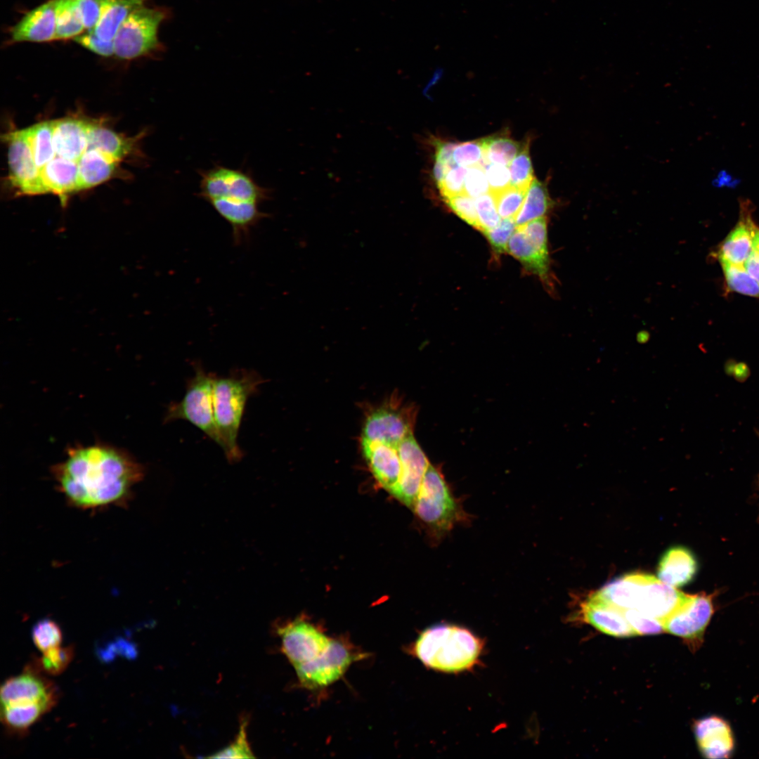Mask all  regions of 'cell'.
<instances>
[{
  "instance_id": "6da1fadb",
  "label": "cell",
  "mask_w": 759,
  "mask_h": 759,
  "mask_svg": "<svg viewBox=\"0 0 759 759\" xmlns=\"http://www.w3.org/2000/svg\"><path fill=\"white\" fill-rule=\"evenodd\" d=\"M58 488L83 510L124 505L143 477L142 465L128 452L103 443L77 446L52 467Z\"/></svg>"
},
{
  "instance_id": "7a4b0ae2",
  "label": "cell",
  "mask_w": 759,
  "mask_h": 759,
  "mask_svg": "<svg viewBox=\"0 0 759 759\" xmlns=\"http://www.w3.org/2000/svg\"><path fill=\"white\" fill-rule=\"evenodd\" d=\"M199 196L208 202L232 227L235 242L247 238L267 215L259 205L270 197V190L248 174L216 165L201 170Z\"/></svg>"
},
{
  "instance_id": "3957f363",
  "label": "cell",
  "mask_w": 759,
  "mask_h": 759,
  "mask_svg": "<svg viewBox=\"0 0 759 759\" xmlns=\"http://www.w3.org/2000/svg\"><path fill=\"white\" fill-rule=\"evenodd\" d=\"M483 642L467 628L440 624L424 630L417 638L413 653L427 667L445 673L471 669L478 663Z\"/></svg>"
},
{
  "instance_id": "277c9868",
  "label": "cell",
  "mask_w": 759,
  "mask_h": 759,
  "mask_svg": "<svg viewBox=\"0 0 759 759\" xmlns=\"http://www.w3.org/2000/svg\"><path fill=\"white\" fill-rule=\"evenodd\" d=\"M264 381L252 370H240L228 376L214 377L213 406L219 446L231 463L240 461L242 457L238 435L246 403Z\"/></svg>"
},
{
  "instance_id": "5b68a950",
  "label": "cell",
  "mask_w": 759,
  "mask_h": 759,
  "mask_svg": "<svg viewBox=\"0 0 759 759\" xmlns=\"http://www.w3.org/2000/svg\"><path fill=\"white\" fill-rule=\"evenodd\" d=\"M412 510L437 541L471 519L441 472L431 464Z\"/></svg>"
},
{
  "instance_id": "8992f818",
  "label": "cell",
  "mask_w": 759,
  "mask_h": 759,
  "mask_svg": "<svg viewBox=\"0 0 759 759\" xmlns=\"http://www.w3.org/2000/svg\"><path fill=\"white\" fill-rule=\"evenodd\" d=\"M59 694L56 685L43 675L33 661L22 674L10 677L1 685V707L41 718L56 705Z\"/></svg>"
},
{
  "instance_id": "52a82bcc",
  "label": "cell",
  "mask_w": 759,
  "mask_h": 759,
  "mask_svg": "<svg viewBox=\"0 0 759 759\" xmlns=\"http://www.w3.org/2000/svg\"><path fill=\"white\" fill-rule=\"evenodd\" d=\"M214 377L200 365H196L195 375L188 383L183 398L169 406L164 422L186 420L220 446L213 406Z\"/></svg>"
},
{
  "instance_id": "ba28073f",
  "label": "cell",
  "mask_w": 759,
  "mask_h": 759,
  "mask_svg": "<svg viewBox=\"0 0 759 759\" xmlns=\"http://www.w3.org/2000/svg\"><path fill=\"white\" fill-rule=\"evenodd\" d=\"M165 12L144 5L133 11L119 27L114 39L115 55L134 59L157 51L160 47L158 28Z\"/></svg>"
},
{
  "instance_id": "9c48e42d",
  "label": "cell",
  "mask_w": 759,
  "mask_h": 759,
  "mask_svg": "<svg viewBox=\"0 0 759 759\" xmlns=\"http://www.w3.org/2000/svg\"><path fill=\"white\" fill-rule=\"evenodd\" d=\"M360 657L344 642L332 639L329 647L318 657L294 669L304 687L317 689L339 680Z\"/></svg>"
},
{
  "instance_id": "30bf717a",
  "label": "cell",
  "mask_w": 759,
  "mask_h": 759,
  "mask_svg": "<svg viewBox=\"0 0 759 759\" xmlns=\"http://www.w3.org/2000/svg\"><path fill=\"white\" fill-rule=\"evenodd\" d=\"M8 145L9 180L23 195L46 193L31 148L27 131L22 129L6 134Z\"/></svg>"
},
{
  "instance_id": "8fae6325",
  "label": "cell",
  "mask_w": 759,
  "mask_h": 759,
  "mask_svg": "<svg viewBox=\"0 0 759 759\" xmlns=\"http://www.w3.org/2000/svg\"><path fill=\"white\" fill-rule=\"evenodd\" d=\"M415 410L394 402L379 406L366 417L361 439L385 443H398L413 434Z\"/></svg>"
},
{
  "instance_id": "7c38bea8",
  "label": "cell",
  "mask_w": 759,
  "mask_h": 759,
  "mask_svg": "<svg viewBox=\"0 0 759 759\" xmlns=\"http://www.w3.org/2000/svg\"><path fill=\"white\" fill-rule=\"evenodd\" d=\"M282 650L294 668L318 657L329 647L332 639L313 624L296 619L278 629Z\"/></svg>"
},
{
  "instance_id": "4fadbf2b",
  "label": "cell",
  "mask_w": 759,
  "mask_h": 759,
  "mask_svg": "<svg viewBox=\"0 0 759 759\" xmlns=\"http://www.w3.org/2000/svg\"><path fill=\"white\" fill-rule=\"evenodd\" d=\"M689 595L653 575L642 573L635 592V609L663 623L682 606Z\"/></svg>"
},
{
  "instance_id": "5bb4252c",
  "label": "cell",
  "mask_w": 759,
  "mask_h": 759,
  "mask_svg": "<svg viewBox=\"0 0 759 759\" xmlns=\"http://www.w3.org/2000/svg\"><path fill=\"white\" fill-rule=\"evenodd\" d=\"M713 595H689L687 600L663 623L665 630L686 641H700L714 613Z\"/></svg>"
},
{
  "instance_id": "9a60e30c",
  "label": "cell",
  "mask_w": 759,
  "mask_h": 759,
  "mask_svg": "<svg viewBox=\"0 0 759 759\" xmlns=\"http://www.w3.org/2000/svg\"><path fill=\"white\" fill-rule=\"evenodd\" d=\"M401 472L398 484L391 494L400 502L413 508L429 462L413 434L397 443Z\"/></svg>"
},
{
  "instance_id": "2e32d148",
  "label": "cell",
  "mask_w": 759,
  "mask_h": 759,
  "mask_svg": "<svg viewBox=\"0 0 759 759\" xmlns=\"http://www.w3.org/2000/svg\"><path fill=\"white\" fill-rule=\"evenodd\" d=\"M740 210L739 221L715 252L719 262L744 266L753 249L757 226L752 219L749 203L741 202Z\"/></svg>"
},
{
  "instance_id": "e0dca14e",
  "label": "cell",
  "mask_w": 759,
  "mask_h": 759,
  "mask_svg": "<svg viewBox=\"0 0 759 759\" xmlns=\"http://www.w3.org/2000/svg\"><path fill=\"white\" fill-rule=\"evenodd\" d=\"M398 443H385L361 439L363 451L372 473L378 483L391 494L398 484L401 472Z\"/></svg>"
},
{
  "instance_id": "ac0fdd59",
  "label": "cell",
  "mask_w": 759,
  "mask_h": 759,
  "mask_svg": "<svg viewBox=\"0 0 759 759\" xmlns=\"http://www.w3.org/2000/svg\"><path fill=\"white\" fill-rule=\"evenodd\" d=\"M58 0H49L27 12L12 27L14 42H44L55 39Z\"/></svg>"
},
{
  "instance_id": "d6986e66",
  "label": "cell",
  "mask_w": 759,
  "mask_h": 759,
  "mask_svg": "<svg viewBox=\"0 0 759 759\" xmlns=\"http://www.w3.org/2000/svg\"><path fill=\"white\" fill-rule=\"evenodd\" d=\"M694 731L699 749L708 758H729L734 748V739L729 724L717 716L696 722Z\"/></svg>"
},
{
  "instance_id": "ffe728a7",
  "label": "cell",
  "mask_w": 759,
  "mask_h": 759,
  "mask_svg": "<svg viewBox=\"0 0 759 759\" xmlns=\"http://www.w3.org/2000/svg\"><path fill=\"white\" fill-rule=\"evenodd\" d=\"M90 124L77 118L53 121V144L56 155L78 162L88 148Z\"/></svg>"
},
{
  "instance_id": "44dd1931",
  "label": "cell",
  "mask_w": 759,
  "mask_h": 759,
  "mask_svg": "<svg viewBox=\"0 0 759 759\" xmlns=\"http://www.w3.org/2000/svg\"><path fill=\"white\" fill-rule=\"evenodd\" d=\"M582 611L588 623L605 634L618 637L638 635L621 610L604 602L594 593L583 604Z\"/></svg>"
},
{
  "instance_id": "7402d4cb",
  "label": "cell",
  "mask_w": 759,
  "mask_h": 759,
  "mask_svg": "<svg viewBox=\"0 0 759 759\" xmlns=\"http://www.w3.org/2000/svg\"><path fill=\"white\" fill-rule=\"evenodd\" d=\"M697 569V561L690 550L681 546L673 547L659 562L658 578L668 585L680 587L692 581Z\"/></svg>"
},
{
  "instance_id": "603a6c76",
  "label": "cell",
  "mask_w": 759,
  "mask_h": 759,
  "mask_svg": "<svg viewBox=\"0 0 759 759\" xmlns=\"http://www.w3.org/2000/svg\"><path fill=\"white\" fill-rule=\"evenodd\" d=\"M507 252L518 259L528 270L539 276L551 288L552 280L550 271L549 255L542 253L530 241L520 226H517L511 236Z\"/></svg>"
},
{
  "instance_id": "cb8c5ba5",
  "label": "cell",
  "mask_w": 759,
  "mask_h": 759,
  "mask_svg": "<svg viewBox=\"0 0 759 759\" xmlns=\"http://www.w3.org/2000/svg\"><path fill=\"white\" fill-rule=\"evenodd\" d=\"M119 162L96 149H87L77 162V191L110 179Z\"/></svg>"
},
{
  "instance_id": "d4e9b609",
  "label": "cell",
  "mask_w": 759,
  "mask_h": 759,
  "mask_svg": "<svg viewBox=\"0 0 759 759\" xmlns=\"http://www.w3.org/2000/svg\"><path fill=\"white\" fill-rule=\"evenodd\" d=\"M41 176L47 193L61 197L77 191V162L55 157L41 170Z\"/></svg>"
},
{
  "instance_id": "484cf974",
  "label": "cell",
  "mask_w": 759,
  "mask_h": 759,
  "mask_svg": "<svg viewBox=\"0 0 759 759\" xmlns=\"http://www.w3.org/2000/svg\"><path fill=\"white\" fill-rule=\"evenodd\" d=\"M145 0H103L100 19L92 31L104 41H114L116 34L128 15L144 5Z\"/></svg>"
},
{
  "instance_id": "4316f807",
  "label": "cell",
  "mask_w": 759,
  "mask_h": 759,
  "mask_svg": "<svg viewBox=\"0 0 759 759\" xmlns=\"http://www.w3.org/2000/svg\"><path fill=\"white\" fill-rule=\"evenodd\" d=\"M134 143L109 129L90 124L87 149H96L119 162L132 151Z\"/></svg>"
},
{
  "instance_id": "83f0119b",
  "label": "cell",
  "mask_w": 759,
  "mask_h": 759,
  "mask_svg": "<svg viewBox=\"0 0 759 759\" xmlns=\"http://www.w3.org/2000/svg\"><path fill=\"white\" fill-rule=\"evenodd\" d=\"M551 204L546 186L533 179L526 192L521 207L514 218L517 226H522L532 220L544 216Z\"/></svg>"
},
{
  "instance_id": "f1b7e54d",
  "label": "cell",
  "mask_w": 759,
  "mask_h": 759,
  "mask_svg": "<svg viewBox=\"0 0 759 759\" xmlns=\"http://www.w3.org/2000/svg\"><path fill=\"white\" fill-rule=\"evenodd\" d=\"M27 131L36 164L41 171L56 157L53 144V121L38 123Z\"/></svg>"
},
{
  "instance_id": "f546056e",
  "label": "cell",
  "mask_w": 759,
  "mask_h": 759,
  "mask_svg": "<svg viewBox=\"0 0 759 759\" xmlns=\"http://www.w3.org/2000/svg\"><path fill=\"white\" fill-rule=\"evenodd\" d=\"M85 30L75 0H58L55 39L76 37Z\"/></svg>"
},
{
  "instance_id": "4dcf8cb0",
  "label": "cell",
  "mask_w": 759,
  "mask_h": 759,
  "mask_svg": "<svg viewBox=\"0 0 759 759\" xmlns=\"http://www.w3.org/2000/svg\"><path fill=\"white\" fill-rule=\"evenodd\" d=\"M484 165L493 163L509 166L522 146L506 136H491L481 140Z\"/></svg>"
},
{
  "instance_id": "1f68e13d",
  "label": "cell",
  "mask_w": 759,
  "mask_h": 759,
  "mask_svg": "<svg viewBox=\"0 0 759 759\" xmlns=\"http://www.w3.org/2000/svg\"><path fill=\"white\" fill-rule=\"evenodd\" d=\"M724 273L728 292H737L759 298V284L747 272L744 266L720 262Z\"/></svg>"
},
{
  "instance_id": "d6a6232c",
  "label": "cell",
  "mask_w": 759,
  "mask_h": 759,
  "mask_svg": "<svg viewBox=\"0 0 759 759\" xmlns=\"http://www.w3.org/2000/svg\"><path fill=\"white\" fill-rule=\"evenodd\" d=\"M74 647H57L43 652L40 658L34 661L38 668L46 674L58 675L62 673L72 661L74 656Z\"/></svg>"
},
{
  "instance_id": "836d02e7",
  "label": "cell",
  "mask_w": 759,
  "mask_h": 759,
  "mask_svg": "<svg viewBox=\"0 0 759 759\" xmlns=\"http://www.w3.org/2000/svg\"><path fill=\"white\" fill-rule=\"evenodd\" d=\"M508 167L510 172V186L527 191L534 179L528 143L521 147Z\"/></svg>"
},
{
  "instance_id": "e575fe53",
  "label": "cell",
  "mask_w": 759,
  "mask_h": 759,
  "mask_svg": "<svg viewBox=\"0 0 759 759\" xmlns=\"http://www.w3.org/2000/svg\"><path fill=\"white\" fill-rule=\"evenodd\" d=\"M32 635L35 646L42 653L60 646L63 640L60 627L54 621L47 618L35 624Z\"/></svg>"
},
{
  "instance_id": "d590c367",
  "label": "cell",
  "mask_w": 759,
  "mask_h": 759,
  "mask_svg": "<svg viewBox=\"0 0 759 759\" xmlns=\"http://www.w3.org/2000/svg\"><path fill=\"white\" fill-rule=\"evenodd\" d=\"M526 192L510 186L498 193H492L495 200L498 214L502 219L515 218L524 201Z\"/></svg>"
},
{
  "instance_id": "8d00e7d4",
  "label": "cell",
  "mask_w": 759,
  "mask_h": 759,
  "mask_svg": "<svg viewBox=\"0 0 759 759\" xmlns=\"http://www.w3.org/2000/svg\"><path fill=\"white\" fill-rule=\"evenodd\" d=\"M475 205L480 231L484 233L495 228L500 221L493 195L489 192L475 198Z\"/></svg>"
},
{
  "instance_id": "74e56055",
  "label": "cell",
  "mask_w": 759,
  "mask_h": 759,
  "mask_svg": "<svg viewBox=\"0 0 759 759\" xmlns=\"http://www.w3.org/2000/svg\"><path fill=\"white\" fill-rule=\"evenodd\" d=\"M517 227L514 217L502 218L495 228L483 233L488 240L494 252L500 254L507 252L509 240Z\"/></svg>"
},
{
  "instance_id": "f35d334b",
  "label": "cell",
  "mask_w": 759,
  "mask_h": 759,
  "mask_svg": "<svg viewBox=\"0 0 759 759\" xmlns=\"http://www.w3.org/2000/svg\"><path fill=\"white\" fill-rule=\"evenodd\" d=\"M449 207L469 225L480 231L475 199L465 193L444 198Z\"/></svg>"
},
{
  "instance_id": "ab89813d",
  "label": "cell",
  "mask_w": 759,
  "mask_h": 759,
  "mask_svg": "<svg viewBox=\"0 0 759 759\" xmlns=\"http://www.w3.org/2000/svg\"><path fill=\"white\" fill-rule=\"evenodd\" d=\"M621 611L638 635H656L665 630L662 622L637 609H628Z\"/></svg>"
},
{
  "instance_id": "60d3db41",
  "label": "cell",
  "mask_w": 759,
  "mask_h": 759,
  "mask_svg": "<svg viewBox=\"0 0 759 759\" xmlns=\"http://www.w3.org/2000/svg\"><path fill=\"white\" fill-rule=\"evenodd\" d=\"M247 720L243 719L241 722L239 732L235 741L228 746L213 754L209 758H254L253 752L247 741Z\"/></svg>"
},
{
  "instance_id": "b9f144b4",
  "label": "cell",
  "mask_w": 759,
  "mask_h": 759,
  "mask_svg": "<svg viewBox=\"0 0 759 759\" xmlns=\"http://www.w3.org/2000/svg\"><path fill=\"white\" fill-rule=\"evenodd\" d=\"M483 158L484 151L481 140L457 144L453 153L455 164L466 168L478 164L484 165Z\"/></svg>"
},
{
  "instance_id": "7bdbcfd3",
  "label": "cell",
  "mask_w": 759,
  "mask_h": 759,
  "mask_svg": "<svg viewBox=\"0 0 759 759\" xmlns=\"http://www.w3.org/2000/svg\"><path fill=\"white\" fill-rule=\"evenodd\" d=\"M490 192V187L482 164L467 168L464 193L473 198Z\"/></svg>"
},
{
  "instance_id": "ee69618b",
  "label": "cell",
  "mask_w": 759,
  "mask_h": 759,
  "mask_svg": "<svg viewBox=\"0 0 759 759\" xmlns=\"http://www.w3.org/2000/svg\"><path fill=\"white\" fill-rule=\"evenodd\" d=\"M467 170V168L458 165L448 170L443 181L437 186L443 198L464 193Z\"/></svg>"
},
{
  "instance_id": "f6af8a7d",
  "label": "cell",
  "mask_w": 759,
  "mask_h": 759,
  "mask_svg": "<svg viewBox=\"0 0 759 759\" xmlns=\"http://www.w3.org/2000/svg\"><path fill=\"white\" fill-rule=\"evenodd\" d=\"M519 226L538 250L545 254L549 255L547 221L545 216L536 219Z\"/></svg>"
},
{
  "instance_id": "bcb514c9",
  "label": "cell",
  "mask_w": 759,
  "mask_h": 759,
  "mask_svg": "<svg viewBox=\"0 0 759 759\" xmlns=\"http://www.w3.org/2000/svg\"><path fill=\"white\" fill-rule=\"evenodd\" d=\"M491 193H498L510 186V172L505 165L488 163L484 165Z\"/></svg>"
},
{
  "instance_id": "7dc6e473",
  "label": "cell",
  "mask_w": 759,
  "mask_h": 759,
  "mask_svg": "<svg viewBox=\"0 0 759 759\" xmlns=\"http://www.w3.org/2000/svg\"><path fill=\"white\" fill-rule=\"evenodd\" d=\"M74 40L79 44L91 51L102 56H110L115 54L114 41H104L98 38L92 31L81 34Z\"/></svg>"
},
{
  "instance_id": "c3c4849f",
  "label": "cell",
  "mask_w": 759,
  "mask_h": 759,
  "mask_svg": "<svg viewBox=\"0 0 759 759\" xmlns=\"http://www.w3.org/2000/svg\"><path fill=\"white\" fill-rule=\"evenodd\" d=\"M84 27L92 30L97 25L102 11L103 0H75Z\"/></svg>"
},
{
  "instance_id": "681fc988",
  "label": "cell",
  "mask_w": 759,
  "mask_h": 759,
  "mask_svg": "<svg viewBox=\"0 0 759 759\" xmlns=\"http://www.w3.org/2000/svg\"><path fill=\"white\" fill-rule=\"evenodd\" d=\"M433 144L435 146L434 160L450 167L456 165L453 160V153L457 143L436 140Z\"/></svg>"
},
{
  "instance_id": "f907efd6",
  "label": "cell",
  "mask_w": 759,
  "mask_h": 759,
  "mask_svg": "<svg viewBox=\"0 0 759 759\" xmlns=\"http://www.w3.org/2000/svg\"><path fill=\"white\" fill-rule=\"evenodd\" d=\"M747 272L759 284V245L754 242V247L749 257L744 264Z\"/></svg>"
},
{
  "instance_id": "816d5d0a",
  "label": "cell",
  "mask_w": 759,
  "mask_h": 759,
  "mask_svg": "<svg viewBox=\"0 0 759 759\" xmlns=\"http://www.w3.org/2000/svg\"><path fill=\"white\" fill-rule=\"evenodd\" d=\"M452 167L446 165L439 161L434 160L432 178L436 186L439 185L444 179L447 172Z\"/></svg>"
},
{
  "instance_id": "f5cc1de1",
  "label": "cell",
  "mask_w": 759,
  "mask_h": 759,
  "mask_svg": "<svg viewBox=\"0 0 759 759\" xmlns=\"http://www.w3.org/2000/svg\"><path fill=\"white\" fill-rule=\"evenodd\" d=\"M730 181H734V180H732L731 176L729 174H727L726 171H723V174L720 172L718 176V178L715 179L714 184L721 186L723 185H727L728 183H729Z\"/></svg>"
},
{
  "instance_id": "db71d44e",
  "label": "cell",
  "mask_w": 759,
  "mask_h": 759,
  "mask_svg": "<svg viewBox=\"0 0 759 759\" xmlns=\"http://www.w3.org/2000/svg\"><path fill=\"white\" fill-rule=\"evenodd\" d=\"M755 242L759 245V227L758 226L755 231Z\"/></svg>"
}]
</instances>
